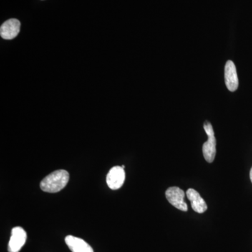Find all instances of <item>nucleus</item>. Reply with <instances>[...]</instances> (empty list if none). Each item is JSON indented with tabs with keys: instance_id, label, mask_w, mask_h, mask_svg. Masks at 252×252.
<instances>
[{
	"instance_id": "nucleus-9",
	"label": "nucleus",
	"mask_w": 252,
	"mask_h": 252,
	"mask_svg": "<svg viewBox=\"0 0 252 252\" xmlns=\"http://www.w3.org/2000/svg\"><path fill=\"white\" fill-rule=\"evenodd\" d=\"M65 243L72 252H94L91 245L77 237L67 235L65 238Z\"/></svg>"
},
{
	"instance_id": "nucleus-5",
	"label": "nucleus",
	"mask_w": 252,
	"mask_h": 252,
	"mask_svg": "<svg viewBox=\"0 0 252 252\" xmlns=\"http://www.w3.org/2000/svg\"><path fill=\"white\" fill-rule=\"evenodd\" d=\"M124 168L120 166L113 167L107 176V184L112 190L120 189L125 182Z\"/></svg>"
},
{
	"instance_id": "nucleus-3",
	"label": "nucleus",
	"mask_w": 252,
	"mask_h": 252,
	"mask_svg": "<svg viewBox=\"0 0 252 252\" xmlns=\"http://www.w3.org/2000/svg\"><path fill=\"white\" fill-rule=\"evenodd\" d=\"M165 196L169 203L175 208L183 212L188 210V206L185 201V191L179 187H172L167 189L165 191Z\"/></svg>"
},
{
	"instance_id": "nucleus-6",
	"label": "nucleus",
	"mask_w": 252,
	"mask_h": 252,
	"mask_svg": "<svg viewBox=\"0 0 252 252\" xmlns=\"http://www.w3.org/2000/svg\"><path fill=\"white\" fill-rule=\"evenodd\" d=\"M224 79L227 89L231 92L238 89L239 81L237 74L236 67L232 61H228L225 63L224 69Z\"/></svg>"
},
{
	"instance_id": "nucleus-8",
	"label": "nucleus",
	"mask_w": 252,
	"mask_h": 252,
	"mask_svg": "<svg viewBox=\"0 0 252 252\" xmlns=\"http://www.w3.org/2000/svg\"><path fill=\"white\" fill-rule=\"evenodd\" d=\"M187 198L190 200L192 209L197 213L203 214L206 212L207 205L206 202L201 196L197 190L195 189H189L187 190Z\"/></svg>"
},
{
	"instance_id": "nucleus-2",
	"label": "nucleus",
	"mask_w": 252,
	"mask_h": 252,
	"mask_svg": "<svg viewBox=\"0 0 252 252\" xmlns=\"http://www.w3.org/2000/svg\"><path fill=\"white\" fill-rule=\"evenodd\" d=\"M204 130L206 132L208 139H207V142L203 144V157L206 161L212 163L216 157L217 140L215 138L213 127H212V124L207 121L204 123Z\"/></svg>"
},
{
	"instance_id": "nucleus-4",
	"label": "nucleus",
	"mask_w": 252,
	"mask_h": 252,
	"mask_svg": "<svg viewBox=\"0 0 252 252\" xmlns=\"http://www.w3.org/2000/svg\"><path fill=\"white\" fill-rule=\"evenodd\" d=\"M27 240V233L22 227H15L11 230L8 251L9 252H19L24 246Z\"/></svg>"
},
{
	"instance_id": "nucleus-1",
	"label": "nucleus",
	"mask_w": 252,
	"mask_h": 252,
	"mask_svg": "<svg viewBox=\"0 0 252 252\" xmlns=\"http://www.w3.org/2000/svg\"><path fill=\"white\" fill-rule=\"evenodd\" d=\"M69 180V175L67 171L56 170L43 179L40 183V188L46 193H57L66 187Z\"/></svg>"
},
{
	"instance_id": "nucleus-10",
	"label": "nucleus",
	"mask_w": 252,
	"mask_h": 252,
	"mask_svg": "<svg viewBox=\"0 0 252 252\" xmlns=\"http://www.w3.org/2000/svg\"><path fill=\"white\" fill-rule=\"evenodd\" d=\"M250 180H251V182L252 183V167L251 170H250Z\"/></svg>"
},
{
	"instance_id": "nucleus-11",
	"label": "nucleus",
	"mask_w": 252,
	"mask_h": 252,
	"mask_svg": "<svg viewBox=\"0 0 252 252\" xmlns=\"http://www.w3.org/2000/svg\"><path fill=\"white\" fill-rule=\"evenodd\" d=\"M122 167H123V168H125V166H124V165H122Z\"/></svg>"
},
{
	"instance_id": "nucleus-7",
	"label": "nucleus",
	"mask_w": 252,
	"mask_h": 252,
	"mask_svg": "<svg viewBox=\"0 0 252 252\" xmlns=\"http://www.w3.org/2000/svg\"><path fill=\"white\" fill-rule=\"evenodd\" d=\"M21 29V23L17 19L11 18L1 25L0 35L4 39H12L18 36Z\"/></svg>"
}]
</instances>
